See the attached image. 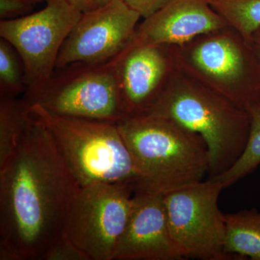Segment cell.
I'll use <instances>...</instances> for the list:
<instances>
[{"instance_id":"cell-22","label":"cell","mask_w":260,"mask_h":260,"mask_svg":"<svg viewBox=\"0 0 260 260\" xmlns=\"http://www.w3.org/2000/svg\"><path fill=\"white\" fill-rule=\"evenodd\" d=\"M67 1L80 10L82 13H84L102 8L112 0H67Z\"/></svg>"},{"instance_id":"cell-20","label":"cell","mask_w":260,"mask_h":260,"mask_svg":"<svg viewBox=\"0 0 260 260\" xmlns=\"http://www.w3.org/2000/svg\"><path fill=\"white\" fill-rule=\"evenodd\" d=\"M35 5L31 0H0V20H11L30 14Z\"/></svg>"},{"instance_id":"cell-19","label":"cell","mask_w":260,"mask_h":260,"mask_svg":"<svg viewBox=\"0 0 260 260\" xmlns=\"http://www.w3.org/2000/svg\"><path fill=\"white\" fill-rule=\"evenodd\" d=\"M44 260H90L74 243L63 236L46 253Z\"/></svg>"},{"instance_id":"cell-24","label":"cell","mask_w":260,"mask_h":260,"mask_svg":"<svg viewBox=\"0 0 260 260\" xmlns=\"http://www.w3.org/2000/svg\"><path fill=\"white\" fill-rule=\"evenodd\" d=\"M32 3H35V4H37V3H47L49 0H31Z\"/></svg>"},{"instance_id":"cell-4","label":"cell","mask_w":260,"mask_h":260,"mask_svg":"<svg viewBox=\"0 0 260 260\" xmlns=\"http://www.w3.org/2000/svg\"><path fill=\"white\" fill-rule=\"evenodd\" d=\"M30 111L44 123L80 186L94 183H132L134 164L117 124L51 114L37 104Z\"/></svg>"},{"instance_id":"cell-16","label":"cell","mask_w":260,"mask_h":260,"mask_svg":"<svg viewBox=\"0 0 260 260\" xmlns=\"http://www.w3.org/2000/svg\"><path fill=\"white\" fill-rule=\"evenodd\" d=\"M246 111L250 117V130L244 152L229 170L211 177L222 183L225 189L251 174L260 165V99L249 104Z\"/></svg>"},{"instance_id":"cell-17","label":"cell","mask_w":260,"mask_h":260,"mask_svg":"<svg viewBox=\"0 0 260 260\" xmlns=\"http://www.w3.org/2000/svg\"><path fill=\"white\" fill-rule=\"evenodd\" d=\"M228 24L250 40L260 27V0H208Z\"/></svg>"},{"instance_id":"cell-14","label":"cell","mask_w":260,"mask_h":260,"mask_svg":"<svg viewBox=\"0 0 260 260\" xmlns=\"http://www.w3.org/2000/svg\"><path fill=\"white\" fill-rule=\"evenodd\" d=\"M224 218L225 252L234 259L260 260V211L239 210Z\"/></svg>"},{"instance_id":"cell-3","label":"cell","mask_w":260,"mask_h":260,"mask_svg":"<svg viewBox=\"0 0 260 260\" xmlns=\"http://www.w3.org/2000/svg\"><path fill=\"white\" fill-rule=\"evenodd\" d=\"M117 126L134 164L135 191L165 195L203 181L209 173L205 140L174 121L147 114Z\"/></svg>"},{"instance_id":"cell-9","label":"cell","mask_w":260,"mask_h":260,"mask_svg":"<svg viewBox=\"0 0 260 260\" xmlns=\"http://www.w3.org/2000/svg\"><path fill=\"white\" fill-rule=\"evenodd\" d=\"M46 4L37 13L0 20V38L15 48L23 61L27 88L51 76L64 41L83 14L67 0Z\"/></svg>"},{"instance_id":"cell-23","label":"cell","mask_w":260,"mask_h":260,"mask_svg":"<svg viewBox=\"0 0 260 260\" xmlns=\"http://www.w3.org/2000/svg\"><path fill=\"white\" fill-rule=\"evenodd\" d=\"M249 42L260 61V27L251 35Z\"/></svg>"},{"instance_id":"cell-13","label":"cell","mask_w":260,"mask_h":260,"mask_svg":"<svg viewBox=\"0 0 260 260\" xmlns=\"http://www.w3.org/2000/svg\"><path fill=\"white\" fill-rule=\"evenodd\" d=\"M143 19L126 47L152 44L181 45L202 34L229 25L208 0H170Z\"/></svg>"},{"instance_id":"cell-1","label":"cell","mask_w":260,"mask_h":260,"mask_svg":"<svg viewBox=\"0 0 260 260\" xmlns=\"http://www.w3.org/2000/svg\"><path fill=\"white\" fill-rule=\"evenodd\" d=\"M32 114L0 167V260H44L64 236L80 188L49 130Z\"/></svg>"},{"instance_id":"cell-15","label":"cell","mask_w":260,"mask_h":260,"mask_svg":"<svg viewBox=\"0 0 260 260\" xmlns=\"http://www.w3.org/2000/svg\"><path fill=\"white\" fill-rule=\"evenodd\" d=\"M30 105L18 97H0V167L13 154L32 120Z\"/></svg>"},{"instance_id":"cell-8","label":"cell","mask_w":260,"mask_h":260,"mask_svg":"<svg viewBox=\"0 0 260 260\" xmlns=\"http://www.w3.org/2000/svg\"><path fill=\"white\" fill-rule=\"evenodd\" d=\"M132 183H94L80 186L70 208L64 236L90 260H114L118 241L131 213Z\"/></svg>"},{"instance_id":"cell-10","label":"cell","mask_w":260,"mask_h":260,"mask_svg":"<svg viewBox=\"0 0 260 260\" xmlns=\"http://www.w3.org/2000/svg\"><path fill=\"white\" fill-rule=\"evenodd\" d=\"M141 18L122 0L83 13L61 48L56 68L112 60L133 40Z\"/></svg>"},{"instance_id":"cell-11","label":"cell","mask_w":260,"mask_h":260,"mask_svg":"<svg viewBox=\"0 0 260 260\" xmlns=\"http://www.w3.org/2000/svg\"><path fill=\"white\" fill-rule=\"evenodd\" d=\"M109 61L129 117L150 111L179 64L177 46L168 44L126 47Z\"/></svg>"},{"instance_id":"cell-18","label":"cell","mask_w":260,"mask_h":260,"mask_svg":"<svg viewBox=\"0 0 260 260\" xmlns=\"http://www.w3.org/2000/svg\"><path fill=\"white\" fill-rule=\"evenodd\" d=\"M26 88L20 54L10 42L0 38V97H18Z\"/></svg>"},{"instance_id":"cell-6","label":"cell","mask_w":260,"mask_h":260,"mask_svg":"<svg viewBox=\"0 0 260 260\" xmlns=\"http://www.w3.org/2000/svg\"><path fill=\"white\" fill-rule=\"evenodd\" d=\"M23 99L58 116L116 124L129 118L111 61L56 68L45 82L27 88Z\"/></svg>"},{"instance_id":"cell-5","label":"cell","mask_w":260,"mask_h":260,"mask_svg":"<svg viewBox=\"0 0 260 260\" xmlns=\"http://www.w3.org/2000/svg\"><path fill=\"white\" fill-rule=\"evenodd\" d=\"M179 64L242 109L260 99V61L231 25L177 46Z\"/></svg>"},{"instance_id":"cell-12","label":"cell","mask_w":260,"mask_h":260,"mask_svg":"<svg viewBox=\"0 0 260 260\" xmlns=\"http://www.w3.org/2000/svg\"><path fill=\"white\" fill-rule=\"evenodd\" d=\"M183 259L173 240L164 195L134 191L131 213L116 246L114 260Z\"/></svg>"},{"instance_id":"cell-7","label":"cell","mask_w":260,"mask_h":260,"mask_svg":"<svg viewBox=\"0 0 260 260\" xmlns=\"http://www.w3.org/2000/svg\"><path fill=\"white\" fill-rule=\"evenodd\" d=\"M224 189L210 179L164 195L169 229L183 259H234L225 251V218L218 207Z\"/></svg>"},{"instance_id":"cell-21","label":"cell","mask_w":260,"mask_h":260,"mask_svg":"<svg viewBox=\"0 0 260 260\" xmlns=\"http://www.w3.org/2000/svg\"><path fill=\"white\" fill-rule=\"evenodd\" d=\"M132 9L138 12L142 18L153 14L170 0H122Z\"/></svg>"},{"instance_id":"cell-2","label":"cell","mask_w":260,"mask_h":260,"mask_svg":"<svg viewBox=\"0 0 260 260\" xmlns=\"http://www.w3.org/2000/svg\"><path fill=\"white\" fill-rule=\"evenodd\" d=\"M168 118L205 140L210 174L226 172L244 152L250 130L245 109L178 64L160 96L146 114Z\"/></svg>"}]
</instances>
